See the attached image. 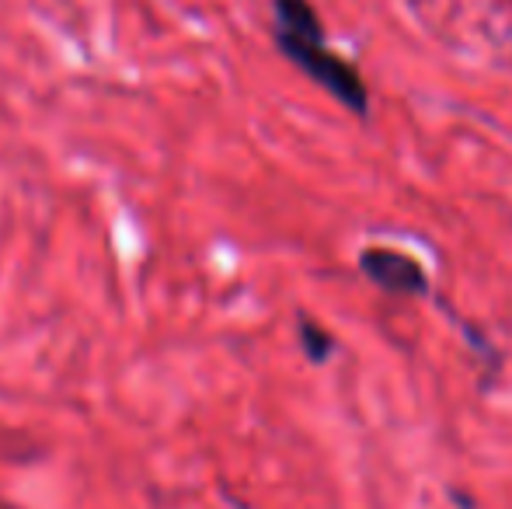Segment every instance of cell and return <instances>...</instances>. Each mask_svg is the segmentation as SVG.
<instances>
[{
    "instance_id": "cell-1",
    "label": "cell",
    "mask_w": 512,
    "mask_h": 509,
    "mask_svg": "<svg viewBox=\"0 0 512 509\" xmlns=\"http://www.w3.org/2000/svg\"><path fill=\"white\" fill-rule=\"evenodd\" d=\"M276 42L307 77H314L324 91L338 98L345 109H352L356 116H366L370 112V91H366L363 77L352 63H345L342 56H335L331 49H324V42H304V39H293V35H279Z\"/></svg>"
},
{
    "instance_id": "cell-2",
    "label": "cell",
    "mask_w": 512,
    "mask_h": 509,
    "mask_svg": "<svg viewBox=\"0 0 512 509\" xmlns=\"http://www.w3.org/2000/svg\"><path fill=\"white\" fill-rule=\"evenodd\" d=\"M359 269L370 283H377L387 293H398V297H425L429 293V276H425L422 262L398 252V248H363Z\"/></svg>"
},
{
    "instance_id": "cell-3",
    "label": "cell",
    "mask_w": 512,
    "mask_h": 509,
    "mask_svg": "<svg viewBox=\"0 0 512 509\" xmlns=\"http://www.w3.org/2000/svg\"><path fill=\"white\" fill-rule=\"evenodd\" d=\"M276 32L304 42H324V28L307 0H276Z\"/></svg>"
},
{
    "instance_id": "cell-4",
    "label": "cell",
    "mask_w": 512,
    "mask_h": 509,
    "mask_svg": "<svg viewBox=\"0 0 512 509\" xmlns=\"http://www.w3.org/2000/svg\"><path fill=\"white\" fill-rule=\"evenodd\" d=\"M300 346H304L310 363H324L335 353V339H331L317 321H310L307 314H300Z\"/></svg>"
}]
</instances>
